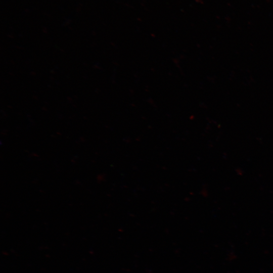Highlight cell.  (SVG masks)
Wrapping results in <instances>:
<instances>
[]
</instances>
